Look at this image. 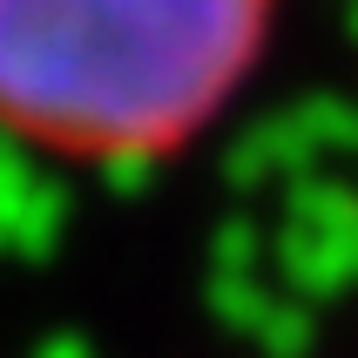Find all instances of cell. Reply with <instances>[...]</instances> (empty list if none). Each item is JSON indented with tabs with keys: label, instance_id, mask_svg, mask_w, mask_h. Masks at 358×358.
<instances>
[{
	"label": "cell",
	"instance_id": "1",
	"mask_svg": "<svg viewBox=\"0 0 358 358\" xmlns=\"http://www.w3.org/2000/svg\"><path fill=\"white\" fill-rule=\"evenodd\" d=\"M278 0H0V136L61 162H162L243 95Z\"/></svg>",
	"mask_w": 358,
	"mask_h": 358
}]
</instances>
